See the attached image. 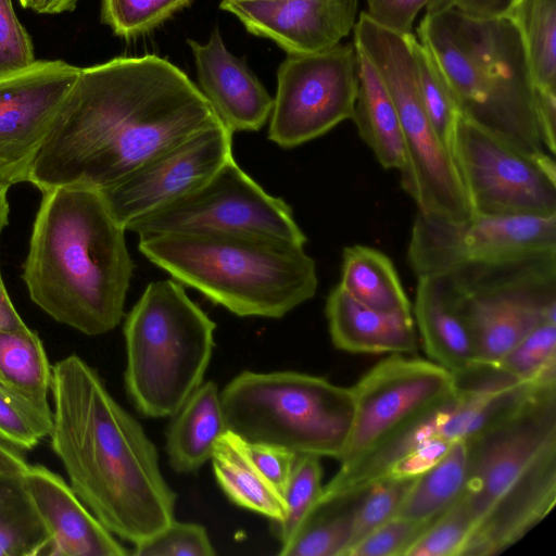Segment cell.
<instances>
[{
	"mask_svg": "<svg viewBox=\"0 0 556 556\" xmlns=\"http://www.w3.org/2000/svg\"><path fill=\"white\" fill-rule=\"evenodd\" d=\"M51 447L71 486L108 530L136 545L174 520L176 493L154 443L77 355L52 367Z\"/></svg>",
	"mask_w": 556,
	"mask_h": 556,
	"instance_id": "2",
	"label": "cell"
},
{
	"mask_svg": "<svg viewBox=\"0 0 556 556\" xmlns=\"http://www.w3.org/2000/svg\"><path fill=\"white\" fill-rule=\"evenodd\" d=\"M215 328L178 281L147 286L124 325L125 387L140 414L172 417L203 382Z\"/></svg>",
	"mask_w": 556,
	"mask_h": 556,
	"instance_id": "6",
	"label": "cell"
},
{
	"mask_svg": "<svg viewBox=\"0 0 556 556\" xmlns=\"http://www.w3.org/2000/svg\"><path fill=\"white\" fill-rule=\"evenodd\" d=\"M515 0H444L441 7H453L476 17H497L505 15ZM431 10V9H427Z\"/></svg>",
	"mask_w": 556,
	"mask_h": 556,
	"instance_id": "47",
	"label": "cell"
},
{
	"mask_svg": "<svg viewBox=\"0 0 556 556\" xmlns=\"http://www.w3.org/2000/svg\"><path fill=\"white\" fill-rule=\"evenodd\" d=\"M358 89L354 42L309 54H288L277 71L268 138L294 148L352 119Z\"/></svg>",
	"mask_w": 556,
	"mask_h": 556,
	"instance_id": "12",
	"label": "cell"
},
{
	"mask_svg": "<svg viewBox=\"0 0 556 556\" xmlns=\"http://www.w3.org/2000/svg\"><path fill=\"white\" fill-rule=\"evenodd\" d=\"M453 442L434 438L396 463L386 476L418 477L439 462Z\"/></svg>",
	"mask_w": 556,
	"mask_h": 556,
	"instance_id": "45",
	"label": "cell"
},
{
	"mask_svg": "<svg viewBox=\"0 0 556 556\" xmlns=\"http://www.w3.org/2000/svg\"><path fill=\"white\" fill-rule=\"evenodd\" d=\"M139 251L181 285L241 317L281 318L317 290L304 245L250 233L139 237Z\"/></svg>",
	"mask_w": 556,
	"mask_h": 556,
	"instance_id": "5",
	"label": "cell"
},
{
	"mask_svg": "<svg viewBox=\"0 0 556 556\" xmlns=\"http://www.w3.org/2000/svg\"><path fill=\"white\" fill-rule=\"evenodd\" d=\"M197 70L199 89L220 122L233 134L255 131L269 121L274 98L245 61L225 46L219 29L200 43L187 40Z\"/></svg>",
	"mask_w": 556,
	"mask_h": 556,
	"instance_id": "20",
	"label": "cell"
},
{
	"mask_svg": "<svg viewBox=\"0 0 556 556\" xmlns=\"http://www.w3.org/2000/svg\"><path fill=\"white\" fill-rule=\"evenodd\" d=\"M434 521L420 522L394 516L354 544L346 556H405Z\"/></svg>",
	"mask_w": 556,
	"mask_h": 556,
	"instance_id": "41",
	"label": "cell"
},
{
	"mask_svg": "<svg viewBox=\"0 0 556 556\" xmlns=\"http://www.w3.org/2000/svg\"><path fill=\"white\" fill-rule=\"evenodd\" d=\"M125 232L101 191H43L22 274L31 301L85 334L113 330L134 269Z\"/></svg>",
	"mask_w": 556,
	"mask_h": 556,
	"instance_id": "3",
	"label": "cell"
},
{
	"mask_svg": "<svg viewBox=\"0 0 556 556\" xmlns=\"http://www.w3.org/2000/svg\"><path fill=\"white\" fill-rule=\"evenodd\" d=\"M467 483L465 440H456L442 458L417 477L396 516L434 521L464 494Z\"/></svg>",
	"mask_w": 556,
	"mask_h": 556,
	"instance_id": "30",
	"label": "cell"
},
{
	"mask_svg": "<svg viewBox=\"0 0 556 556\" xmlns=\"http://www.w3.org/2000/svg\"><path fill=\"white\" fill-rule=\"evenodd\" d=\"M457 291L476 364H495L538 326L556 324V258L510 268Z\"/></svg>",
	"mask_w": 556,
	"mask_h": 556,
	"instance_id": "13",
	"label": "cell"
},
{
	"mask_svg": "<svg viewBox=\"0 0 556 556\" xmlns=\"http://www.w3.org/2000/svg\"><path fill=\"white\" fill-rule=\"evenodd\" d=\"M80 67L36 61L0 76V186L28 180L31 164Z\"/></svg>",
	"mask_w": 556,
	"mask_h": 556,
	"instance_id": "16",
	"label": "cell"
},
{
	"mask_svg": "<svg viewBox=\"0 0 556 556\" xmlns=\"http://www.w3.org/2000/svg\"><path fill=\"white\" fill-rule=\"evenodd\" d=\"M409 45L421 103L438 138L453 156L454 129L459 114L457 104L429 50L413 34L409 35Z\"/></svg>",
	"mask_w": 556,
	"mask_h": 556,
	"instance_id": "33",
	"label": "cell"
},
{
	"mask_svg": "<svg viewBox=\"0 0 556 556\" xmlns=\"http://www.w3.org/2000/svg\"><path fill=\"white\" fill-rule=\"evenodd\" d=\"M232 1H258V0H232Z\"/></svg>",
	"mask_w": 556,
	"mask_h": 556,
	"instance_id": "54",
	"label": "cell"
},
{
	"mask_svg": "<svg viewBox=\"0 0 556 556\" xmlns=\"http://www.w3.org/2000/svg\"><path fill=\"white\" fill-rule=\"evenodd\" d=\"M476 520L464 496L439 517L405 556H460Z\"/></svg>",
	"mask_w": 556,
	"mask_h": 556,
	"instance_id": "38",
	"label": "cell"
},
{
	"mask_svg": "<svg viewBox=\"0 0 556 556\" xmlns=\"http://www.w3.org/2000/svg\"><path fill=\"white\" fill-rule=\"evenodd\" d=\"M27 467L20 450L0 441V471L24 472Z\"/></svg>",
	"mask_w": 556,
	"mask_h": 556,
	"instance_id": "49",
	"label": "cell"
},
{
	"mask_svg": "<svg viewBox=\"0 0 556 556\" xmlns=\"http://www.w3.org/2000/svg\"><path fill=\"white\" fill-rule=\"evenodd\" d=\"M412 306L432 362L460 376L476 365V354L460 296L444 275L418 277Z\"/></svg>",
	"mask_w": 556,
	"mask_h": 556,
	"instance_id": "22",
	"label": "cell"
},
{
	"mask_svg": "<svg viewBox=\"0 0 556 556\" xmlns=\"http://www.w3.org/2000/svg\"><path fill=\"white\" fill-rule=\"evenodd\" d=\"M505 15L520 33L535 89L556 92V0H515Z\"/></svg>",
	"mask_w": 556,
	"mask_h": 556,
	"instance_id": "32",
	"label": "cell"
},
{
	"mask_svg": "<svg viewBox=\"0 0 556 556\" xmlns=\"http://www.w3.org/2000/svg\"><path fill=\"white\" fill-rule=\"evenodd\" d=\"M198 86L155 54L80 68L28 182L102 191L193 135L220 124Z\"/></svg>",
	"mask_w": 556,
	"mask_h": 556,
	"instance_id": "1",
	"label": "cell"
},
{
	"mask_svg": "<svg viewBox=\"0 0 556 556\" xmlns=\"http://www.w3.org/2000/svg\"><path fill=\"white\" fill-rule=\"evenodd\" d=\"M444 0H431L428 5H427V9H432V8H435L437 5L441 4Z\"/></svg>",
	"mask_w": 556,
	"mask_h": 556,
	"instance_id": "53",
	"label": "cell"
},
{
	"mask_svg": "<svg viewBox=\"0 0 556 556\" xmlns=\"http://www.w3.org/2000/svg\"><path fill=\"white\" fill-rule=\"evenodd\" d=\"M556 441L545 446L473 528L460 556H491L525 536L555 505Z\"/></svg>",
	"mask_w": 556,
	"mask_h": 556,
	"instance_id": "19",
	"label": "cell"
},
{
	"mask_svg": "<svg viewBox=\"0 0 556 556\" xmlns=\"http://www.w3.org/2000/svg\"><path fill=\"white\" fill-rule=\"evenodd\" d=\"M357 0H222L245 29L287 54H309L340 43L356 23Z\"/></svg>",
	"mask_w": 556,
	"mask_h": 556,
	"instance_id": "18",
	"label": "cell"
},
{
	"mask_svg": "<svg viewBox=\"0 0 556 556\" xmlns=\"http://www.w3.org/2000/svg\"><path fill=\"white\" fill-rule=\"evenodd\" d=\"M536 114L542 142L549 154L556 152V92L535 89Z\"/></svg>",
	"mask_w": 556,
	"mask_h": 556,
	"instance_id": "46",
	"label": "cell"
},
{
	"mask_svg": "<svg viewBox=\"0 0 556 556\" xmlns=\"http://www.w3.org/2000/svg\"><path fill=\"white\" fill-rule=\"evenodd\" d=\"M556 251V215L475 214L452 220L417 212L407 261L418 277Z\"/></svg>",
	"mask_w": 556,
	"mask_h": 556,
	"instance_id": "11",
	"label": "cell"
},
{
	"mask_svg": "<svg viewBox=\"0 0 556 556\" xmlns=\"http://www.w3.org/2000/svg\"><path fill=\"white\" fill-rule=\"evenodd\" d=\"M453 159L473 214L556 215L554 156H528L458 114Z\"/></svg>",
	"mask_w": 556,
	"mask_h": 556,
	"instance_id": "10",
	"label": "cell"
},
{
	"mask_svg": "<svg viewBox=\"0 0 556 556\" xmlns=\"http://www.w3.org/2000/svg\"><path fill=\"white\" fill-rule=\"evenodd\" d=\"M416 479L417 477L390 475L374 481L364 489L355 517L350 548L372 530L396 516Z\"/></svg>",
	"mask_w": 556,
	"mask_h": 556,
	"instance_id": "37",
	"label": "cell"
},
{
	"mask_svg": "<svg viewBox=\"0 0 556 556\" xmlns=\"http://www.w3.org/2000/svg\"><path fill=\"white\" fill-rule=\"evenodd\" d=\"M52 367L39 336L26 325L0 332V383L40 412L52 414Z\"/></svg>",
	"mask_w": 556,
	"mask_h": 556,
	"instance_id": "29",
	"label": "cell"
},
{
	"mask_svg": "<svg viewBox=\"0 0 556 556\" xmlns=\"http://www.w3.org/2000/svg\"><path fill=\"white\" fill-rule=\"evenodd\" d=\"M319 458L308 454L295 456L283 494L287 504L286 517L279 522H273L274 534L281 544L291 536L323 492Z\"/></svg>",
	"mask_w": 556,
	"mask_h": 556,
	"instance_id": "35",
	"label": "cell"
},
{
	"mask_svg": "<svg viewBox=\"0 0 556 556\" xmlns=\"http://www.w3.org/2000/svg\"><path fill=\"white\" fill-rule=\"evenodd\" d=\"M220 402L227 430L244 441L338 460L354 418L351 388L298 371H242Z\"/></svg>",
	"mask_w": 556,
	"mask_h": 556,
	"instance_id": "7",
	"label": "cell"
},
{
	"mask_svg": "<svg viewBox=\"0 0 556 556\" xmlns=\"http://www.w3.org/2000/svg\"><path fill=\"white\" fill-rule=\"evenodd\" d=\"M211 460L216 481L231 502L273 522L286 517L283 494L252 463L242 438L226 430L216 442Z\"/></svg>",
	"mask_w": 556,
	"mask_h": 556,
	"instance_id": "26",
	"label": "cell"
},
{
	"mask_svg": "<svg viewBox=\"0 0 556 556\" xmlns=\"http://www.w3.org/2000/svg\"><path fill=\"white\" fill-rule=\"evenodd\" d=\"M354 418L346 464L457 392L455 376L432 361L400 354L379 362L351 387Z\"/></svg>",
	"mask_w": 556,
	"mask_h": 556,
	"instance_id": "14",
	"label": "cell"
},
{
	"mask_svg": "<svg viewBox=\"0 0 556 556\" xmlns=\"http://www.w3.org/2000/svg\"><path fill=\"white\" fill-rule=\"evenodd\" d=\"M192 0H102L101 20L123 38L144 35Z\"/></svg>",
	"mask_w": 556,
	"mask_h": 556,
	"instance_id": "36",
	"label": "cell"
},
{
	"mask_svg": "<svg viewBox=\"0 0 556 556\" xmlns=\"http://www.w3.org/2000/svg\"><path fill=\"white\" fill-rule=\"evenodd\" d=\"M354 45L374 64L395 105L404 142L401 186L424 214L452 220L472 217L473 211L452 154L430 124L420 100L409 35H400L362 12Z\"/></svg>",
	"mask_w": 556,
	"mask_h": 556,
	"instance_id": "8",
	"label": "cell"
},
{
	"mask_svg": "<svg viewBox=\"0 0 556 556\" xmlns=\"http://www.w3.org/2000/svg\"><path fill=\"white\" fill-rule=\"evenodd\" d=\"M26 325L14 305L11 302L9 293L3 283L0 269V332L3 330L15 329Z\"/></svg>",
	"mask_w": 556,
	"mask_h": 556,
	"instance_id": "48",
	"label": "cell"
},
{
	"mask_svg": "<svg viewBox=\"0 0 556 556\" xmlns=\"http://www.w3.org/2000/svg\"><path fill=\"white\" fill-rule=\"evenodd\" d=\"M141 236L250 233L305 245L291 207L267 193L231 159L201 185L131 224Z\"/></svg>",
	"mask_w": 556,
	"mask_h": 556,
	"instance_id": "9",
	"label": "cell"
},
{
	"mask_svg": "<svg viewBox=\"0 0 556 556\" xmlns=\"http://www.w3.org/2000/svg\"><path fill=\"white\" fill-rule=\"evenodd\" d=\"M556 441V381L465 439L467 483L463 494L476 525L538 454ZM476 527V526H475Z\"/></svg>",
	"mask_w": 556,
	"mask_h": 556,
	"instance_id": "15",
	"label": "cell"
},
{
	"mask_svg": "<svg viewBox=\"0 0 556 556\" xmlns=\"http://www.w3.org/2000/svg\"><path fill=\"white\" fill-rule=\"evenodd\" d=\"M513 382L535 379L556 367V324L544 323L490 365Z\"/></svg>",
	"mask_w": 556,
	"mask_h": 556,
	"instance_id": "34",
	"label": "cell"
},
{
	"mask_svg": "<svg viewBox=\"0 0 556 556\" xmlns=\"http://www.w3.org/2000/svg\"><path fill=\"white\" fill-rule=\"evenodd\" d=\"M8 188L0 186V235L9 224L10 206L8 201Z\"/></svg>",
	"mask_w": 556,
	"mask_h": 556,
	"instance_id": "51",
	"label": "cell"
},
{
	"mask_svg": "<svg viewBox=\"0 0 556 556\" xmlns=\"http://www.w3.org/2000/svg\"><path fill=\"white\" fill-rule=\"evenodd\" d=\"M23 481L49 535L47 556L128 554L59 475L42 465H28Z\"/></svg>",
	"mask_w": 556,
	"mask_h": 556,
	"instance_id": "21",
	"label": "cell"
},
{
	"mask_svg": "<svg viewBox=\"0 0 556 556\" xmlns=\"http://www.w3.org/2000/svg\"><path fill=\"white\" fill-rule=\"evenodd\" d=\"M226 430L218 387L213 381L202 382L172 416L166 431L170 467L180 473L198 471L211 459Z\"/></svg>",
	"mask_w": 556,
	"mask_h": 556,
	"instance_id": "24",
	"label": "cell"
},
{
	"mask_svg": "<svg viewBox=\"0 0 556 556\" xmlns=\"http://www.w3.org/2000/svg\"><path fill=\"white\" fill-rule=\"evenodd\" d=\"M326 317L331 341L350 353H413L418 339L413 317L370 308L339 285L328 294Z\"/></svg>",
	"mask_w": 556,
	"mask_h": 556,
	"instance_id": "23",
	"label": "cell"
},
{
	"mask_svg": "<svg viewBox=\"0 0 556 556\" xmlns=\"http://www.w3.org/2000/svg\"><path fill=\"white\" fill-rule=\"evenodd\" d=\"M417 33L439 64L459 114L528 156H553L541 139L523 42L507 15L476 17L441 7L427 10Z\"/></svg>",
	"mask_w": 556,
	"mask_h": 556,
	"instance_id": "4",
	"label": "cell"
},
{
	"mask_svg": "<svg viewBox=\"0 0 556 556\" xmlns=\"http://www.w3.org/2000/svg\"><path fill=\"white\" fill-rule=\"evenodd\" d=\"M431 0H367L368 17L379 26L400 35L412 34L418 12Z\"/></svg>",
	"mask_w": 556,
	"mask_h": 556,
	"instance_id": "44",
	"label": "cell"
},
{
	"mask_svg": "<svg viewBox=\"0 0 556 556\" xmlns=\"http://www.w3.org/2000/svg\"><path fill=\"white\" fill-rule=\"evenodd\" d=\"M232 132L223 124L206 128L101 191L126 229L188 193L233 159Z\"/></svg>",
	"mask_w": 556,
	"mask_h": 556,
	"instance_id": "17",
	"label": "cell"
},
{
	"mask_svg": "<svg viewBox=\"0 0 556 556\" xmlns=\"http://www.w3.org/2000/svg\"><path fill=\"white\" fill-rule=\"evenodd\" d=\"M52 414H45L0 383V441L20 451L49 435Z\"/></svg>",
	"mask_w": 556,
	"mask_h": 556,
	"instance_id": "39",
	"label": "cell"
},
{
	"mask_svg": "<svg viewBox=\"0 0 556 556\" xmlns=\"http://www.w3.org/2000/svg\"><path fill=\"white\" fill-rule=\"evenodd\" d=\"M136 556H212L216 552L205 528L175 519L161 531L135 545Z\"/></svg>",
	"mask_w": 556,
	"mask_h": 556,
	"instance_id": "40",
	"label": "cell"
},
{
	"mask_svg": "<svg viewBox=\"0 0 556 556\" xmlns=\"http://www.w3.org/2000/svg\"><path fill=\"white\" fill-rule=\"evenodd\" d=\"M363 492L339 496L320 494L291 536L281 556H345L351 546Z\"/></svg>",
	"mask_w": 556,
	"mask_h": 556,
	"instance_id": "28",
	"label": "cell"
},
{
	"mask_svg": "<svg viewBox=\"0 0 556 556\" xmlns=\"http://www.w3.org/2000/svg\"><path fill=\"white\" fill-rule=\"evenodd\" d=\"M339 286L370 308L413 317V305L395 267L379 250L362 244L344 248Z\"/></svg>",
	"mask_w": 556,
	"mask_h": 556,
	"instance_id": "27",
	"label": "cell"
},
{
	"mask_svg": "<svg viewBox=\"0 0 556 556\" xmlns=\"http://www.w3.org/2000/svg\"><path fill=\"white\" fill-rule=\"evenodd\" d=\"M78 0H35L30 8L40 14H56L75 9Z\"/></svg>",
	"mask_w": 556,
	"mask_h": 556,
	"instance_id": "50",
	"label": "cell"
},
{
	"mask_svg": "<svg viewBox=\"0 0 556 556\" xmlns=\"http://www.w3.org/2000/svg\"><path fill=\"white\" fill-rule=\"evenodd\" d=\"M358 89L352 119L364 142L384 169L403 168L405 150L392 98L367 55L355 46Z\"/></svg>",
	"mask_w": 556,
	"mask_h": 556,
	"instance_id": "25",
	"label": "cell"
},
{
	"mask_svg": "<svg viewBox=\"0 0 556 556\" xmlns=\"http://www.w3.org/2000/svg\"><path fill=\"white\" fill-rule=\"evenodd\" d=\"M31 40L18 21L11 0H0V76L35 63Z\"/></svg>",
	"mask_w": 556,
	"mask_h": 556,
	"instance_id": "42",
	"label": "cell"
},
{
	"mask_svg": "<svg viewBox=\"0 0 556 556\" xmlns=\"http://www.w3.org/2000/svg\"><path fill=\"white\" fill-rule=\"evenodd\" d=\"M35 0H20V3L22 4V7L24 8H28L30 9L34 4Z\"/></svg>",
	"mask_w": 556,
	"mask_h": 556,
	"instance_id": "52",
	"label": "cell"
},
{
	"mask_svg": "<svg viewBox=\"0 0 556 556\" xmlns=\"http://www.w3.org/2000/svg\"><path fill=\"white\" fill-rule=\"evenodd\" d=\"M244 446L260 472L285 494L296 454L268 443L244 441Z\"/></svg>",
	"mask_w": 556,
	"mask_h": 556,
	"instance_id": "43",
	"label": "cell"
},
{
	"mask_svg": "<svg viewBox=\"0 0 556 556\" xmlns=\"http://www.w3.org/2000/svg\"><path fill=\"white\" fill-rule=\"evenodd\" d=\"M23 473L0 471V556H47L49 535Z\"/></svg>",
	"mask_w": 556,
	"mask_h": 556,
	"instance_id": "31",
	"label": "cell"
}]
</instances>
